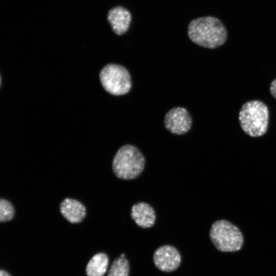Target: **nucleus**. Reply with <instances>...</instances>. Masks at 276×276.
<instances>
[{
	"label": "nucleus",
	"mask_w": 276,
	"mask_h": 276,
	"mask_svg": "<svg viewBox=\"0 0 276 276\" xmlns=\"http://www.w3.org/2000/svg\"><path fill=\"white\" fill-rule=\"evenodd\" d=\"M189 38L198 45L215 49L226 41L227 33L223 24L212 16L199 17L192 20L188 28Z\"/></svg>",
	"instance_id": "1"
},
{
	"label": "nucleus",
	"mask_w": 276,
	"mask_h": 276,
	"mask_svg": "<svg viewBox=\"0 0 276 276\" xmlns=\"http://www.w3.org/2000/svg\"><path fill=\"white\" fill-rule=\"evenodd\" d=\"M145 158L135 146L127 144L116 152L112 163L116 176L123 180H131L139 176L144 170Z\"/></svg>",
	"instance_id": "2"
},
{
	"label": "nucleus",
	"mask_w": 276,
	"mask_h": 276,
	"mask_svg": "<svg viewBox=\"0 0 276 276\" xmlns=\"http://www.w3.org/2000/svg\"><path fill=\"white\" fill-rule=\"evenodd\" d=\"M242 130L251 137H259L267 131L269 122V110L267 105L259 100L245 103L239 113Z\"/></svg>",
	"instance_id": "3"
},
{
	"label": "nucleus",
	"mask_w": 276,
	"mask_h": 276,
	"mask_svg": "<svg viewBox=\"0 0 276 276\" xmlns=\"http://www.w3.org/2000/svg\"><path fill=\"white\" fill-rule=\"evenodd\" d=\"M210 238L216 249L222 252L238 251L243 243L239 228L225 220H217L212 224Z\"/></svg>",
	"instance_id": "4"
},
{
	"label": "nucleus",
	"mask_w": 276,
	"mask_h": 276,
	"mask_svg": "<svg viewBox=\"0 0 276 276\" xmlns=\"http://www.w3.org/2000/svg\"><path fill=\"white\" fill-rule=\"evenodd\" d=\"M100 80L103 88L113 95L126 94L131 88L129 72L119 64H108L105 65L100 72Z\"/></svg>",
	"instance_id": "5"
},
{
	"label": "nucleus",
	"mask_w": 276,
	"mask_h": 276,
	"mask_svg": "<svg viewBox=\"0 0 276 276\" xmlns=\"http://www.w3.org/2000/svg\"><path fill=\"white\" fill-rule=\"evenodd\" d=\"M192 119L188 110L183 107H176L170 109L165 115L164 125L171 133L182 135L191 129Z\"/></svg>",
	"instance_id": "6"
},
{
	"label": "nucleus",
	"mask_w": 276,
	"mask_h": 276,
	"mask_svg": "<svg viewBox=\"0 0 276 276\" xmlns=\"http://www.w3.org/2000/svg\"><path fill=\"white\" fill-rule=\"evenodd\" d=\"M155 266L164 272H172L180 265L181 256L178 250L171 245H163L157 248L153 257Z\"/></svg>",
	"instance_id": "7"
},
{
	"label": "nucleus",
	"mask_w": 276,
	"mask_h": 276,
	"mask_svg": "<svg viewBox=\"0 0 276 276\" xmlns=\"http://www.w3.org/2000/svg\"><path fill=\"white\" fill-rule=\"evenodd\" d=\"M130 216L139 226L144 228L152 227L156 220L154 209L144 202H138L132 206Z\"/></svg>",
	"instance_id": "8"
},
{
	"label": "nucleus",
	"mask_w": 276,
	"mask_h": 276,
	"mask_svg": "<svg viewBox=\"0 0 276 276\" xmlns=\"http://www.w3.org/2000/svg\"><path fill=\"white\" fill-rule=\"evenodd\" d=\"M107 19L114 32L121 35L129 29L131 15L129 11L125 8L117 6L109 10Z\"/></svg>",
	"instance_id": "9"
},
{
	"label": "nucleus",
	"mask_w": 276,
	"mask_h": 276,
	"mask_svg": "<svg viewBox=\"0 0 276 276\" xmlns=\"http://www.w3.org/2000/svg\"><path fill=\"white\" fill-rule=\"evenodd\" d=\"M61 215L68 222L78 223L85 218L86 211L85 206L80 201L72 198H65L60 204Z\"/></svg>",
	"instance_id": "10"
},
{
	"label": "nucleus",
	"mask_w": 276,
	"mask_h": 276,
	"mask_svg": "<svg viewBox=\"0 0 276 276\" xmlns=\"http://www.w3.org/2000/svg\"><path fill=\"white\" fill-rule=\"evenodd\" d=\"M109 263L108 256L103 252L95 255L88 261L86 267L87 276H103Z\"/></svg>",
	"instance_id": "11"
},
{
	"label": "nucleus",
	"mask_w": 276,
	"mask_h": 276,
	"mask_svg": "<svg viewBox=\"0 0 276 276\" xmlns=\"http://www.w3.org/2000/svg\"><path fill=\"white\" fill-rule=\"evenodd\" d=\"M129 263L125 258L119 257L112 263L107 276H128Z\"/></svg>",
	"instance_id": "12"
},
{
	"label": "nucleus",
	"mask_w": 276,
	"mask_h": 276,
	"mask_svg": "<svg viewBox=\"0 0 276 276\" xmlns=\"http://www.w3.org/2000/svg\"><path fill=\"white\" fill-rule=\"evenodd\" d=\"M14 215V209L8 200L1 198L0 200V221L1 222L12 220Z\"/></svg>",
	"instance_id": "13"
},
{
	"label": "nucleus",
	"mask_w": 276,
	"mask_h": 276,
	"mask_svg": "<svg viewBox=\"0 0 276 276\" xmlns=\"http://www.w3.org/2000/svg\"><path fill=\"white\" fill-rule=\"evenodd\" d=\"M269 90L271 95L276 99V78L271 81L269 86Z\"/></svg>",
	"instance_id": "14"
},
{
	"label": "nucleus",
	"mask_w": 276,
	"mask_h": 276,
	"mask_svg": "<svg viewBox=\"0 0 276 276\" xmlns=\"http://www.w3.org/2000/svg\"><path fill=\"white\" fill-rule=\"evenodd\" d=\"M0 276H11L9 273L4 270H1Z\"/></svg>",
	"instance_id": "15"
},
{
	"label": "nucleus",
	"mask_w": 276,
	"mask_h": 276,
	"mask_svg": "<svg viewBox=\"0 0 276 276\" xmlns=\"http://www.w3.org/2000/svg\"><path fill=\"white\" fill-rule=\"evenodd\" d=\"M125 254H122L120 256V257L121 258H125Z\"/></svg>",
	"instance_id": "16"
}]
</instances>
